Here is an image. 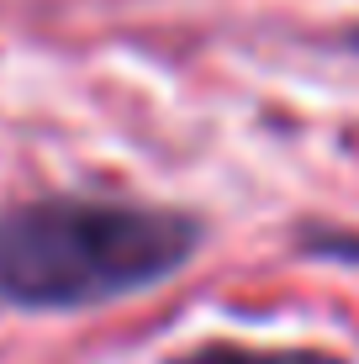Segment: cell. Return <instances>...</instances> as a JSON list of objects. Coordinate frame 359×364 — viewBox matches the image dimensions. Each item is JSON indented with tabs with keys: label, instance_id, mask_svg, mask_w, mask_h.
Wrapping results in <instances>:
<instances>
[{
	"label": "cell",
	"instance_id": "3",
	"mask_svg": "<svg viewBox=\"0 0 359 364\" xmlns=\"http://www.w3.org/2000/svg\"><path fill=\"white\" fill-rule=\"evenodd\" d=\"M354 43H359V32H354Z\"/></svg>",
	"mask_w": 359,
	"mask_h": 364
},
{
	"label": "cell",
	"instance_id": "1",
	"mask_svg": "<svg viewBox=\"0 0 359 364\" xmlns=\"http://www.w3.org/2000/svg\"><path fill=\"white\" fill-rule=\"evenodd\" d=\"M201 243L185 211L48 196L0 217V301L74 311L169 280Z\"/></svg>",
	"mask_w": 359,
	"mask_h": 364
},
{
	"label": "cell",
	"instance_id": "2",
	"mask_svg": "<svg viewBox=\"0 0 359 364\" xmlns=\"http://www.w3.org/2000/svg\"><path fill=\"white\" fill-rule=\"evenodd\" d=\"M175 364H338V359L317 354V348H238V343H217V348H201V354H185Z\"/></svg>",
	"mask_w": 359,
	"mask_h": 364
}]
</instances>
